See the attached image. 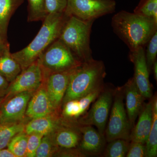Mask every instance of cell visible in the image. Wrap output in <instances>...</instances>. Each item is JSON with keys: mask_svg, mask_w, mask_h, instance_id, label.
<instances>
[{"mask_svg": "<svg viewBox=\"0 0 157 157\" xmlns=\"http://www.w3.org/2000/svg\"><path fill=\"white\" fill-rule=\"evenodd\" d=\"M111 25L113 32L134 51L146 46L157 31V21L135 13L120 11L113 17Z\"/></svg>", "mask_w": 157, "mask_h": 157, "instance_id": "cell-1", "label": "cell"}, {"mask_svg": "<svg viewBox=\"0 0 157 157\" xmlns=\"http://www.w3.org/2000/svg\"><path fill=\"white\" fill-rule=\"evenodd\" d=\"M69 15L65 12L49 14L43 21L42 27L28 45L11 56L24 70L37 60L48 46L58 39Z\"/></svg>", "mask_w": 157, "mask_h": 157, "instance_id": "cell-2", "label": "cell"}, {"mask_svg": "<svg viewBox=\"0 0 157 157\" xmlns=\"http://www.w3.org/2000/svg\"><path fill=\"white\" fill-rule=\"evenodd\" d=\"M106 74L105 65L102 61L93 58L82 63L71 71L63 104L70 100L81 98L104 86Z\"/></svg>", "mask_w": 157, "mask_h": 157, "instance_id": "cell-3", "label": "cell"}, {"mask_svg": "<svg viewBox=\"0 0 157 157\" xmlns=\"http://www.w3.org/2000/svg\"><path fill=\"white\" fill-rule=\"evenodd\" d=\"M94 21H83L69 15L58 38L81 62L93 59L90 47V36Z\"/></svg>", "mask_w": 157, "mask_h": 157, "instance_id": "cell-4", "label": "cell"}, {"mask_svg": "<svg viewBox=\"0 0 157 157\" xmlns=\"http://www.w3.org/2000/svg\"><path fill=\"white\" fill-rule=\"evenodd\" d=\"M37 60L43 77L51 73L71 71L82 63L58 39L42 52Z\"/></svg>", "mask_w": 157, "mask_h": 157, "instance_id": "cell-5", "label": "cell"}, {"mask_svg": "<svg viewBox=\"0 0 157 157\" xmlns=\"http://www.w3.org/2000/svg\"><path fill=\"white\" fill-rule=\"evenodd\" d=\"M124 98V86L115 88L109 120L105 131L107 142L117 139L130 141L132 128L125 108Z\"/></svg>", "mask_w": 157, "mask_h": 157, "instance_id": "cell-6", "label": "cell"}, {"mask_svg": "<svg viewBox=\"0 0 157 157\" xmlns=\"http://www.w3.org/2000/svg\"><path fill=\"white\" fill-rule=\"evenodd\" d=\"M114 90L115 89L104 85V88L93 102L88 111L74 123V124L94 126L101 135H105Z\"/></svg>", "mask_w": 157, "mask_h": 157, "instance_id": "cell-7", "label": "cell"}, {"mask_svg": "<svg viewBox=\"0 0 157 157\" xmlns=\"http://www.w3.org/2000/svg\"><path fill=\"white\" fill-rule=\"evenodd\" d=\"M115 0H68L65 13L83 21H95L115 11Z\"/></svg>", "mask_w": 157, "mask_h": 157, "instance_id": "cell-8", "label": "cell"}, {"mask_svg": "<svg viewBox=\"0 0 157 157\" xmlns=\"http://www.w3.org/2000/svg\"><path fill=\"white\" fill-rule=\"evenodd\" d=\"M43 76L38 60L22 70L14 80L9 83L2 101L23 92L36 90L42 84Z\"/></svg>", "mask_w": 157, "mask_h": 157, "instance_id": "cell-9", "label": "cell"}, {"mask_svg": "<svg viewBox=\"0 0 157 157\" xmlns=\"http://www.w3.org/2000/svg\"><path fill=\"white\" fill-rule=\"evenodd\" d=\"M36 90L18 93L1 101L0 124L17 122L27 118L25 112L28 104Z\"/></svg>", "mask_w": 157, "mask_h": 157, "instance_id": "cell-10", "label": "cell"}, {"mask_svg": "<svg viewBox=\"0 0 157 157\" xmlns=\"http://www.w3.org/2000/svg\"><path fill=\"white\" fill-rule=\"evenodd\" d=\"M129 58L134 64V81L141 94L145 99L153 97L152 86L149 80V71L147 64L144 47L130 51Z\"/></svg>", "mask_w": 157, "mask_h": 157, "instance_id": "cell-11", "label": "cell"}, {"mask_svg": "<svg viewBox=\"0 0 157 157\" xmlns=\"http://www.w3.org/2000/svg\"><path fill=\"white\" fill-rule=\"evenodd\" d=\"M72 70L51 73L43 77V83L48 97L55 109L60 113H61L63 100L67 91Z\"/></svg>", "mask_w": 157, "mask_h": 157, "instance_id": "cell-12", "label": "cell"}, {"mask_svg": "<svg viewBox=\"0 0 157 157\" xmlns=\"http://www.w3.org/2000/svg\"><path fill=\"white\" fill-rule=\"evenodd\" d=\"M76 126L81 133L77 148L86 157L101 155L107 145L105 135H101L93 126Z\"/></svg>", "mask_w": 157, "mask_h": 157, "instance_id": "cell-13", "label": "cell"}, {"mask_svg": "<svg viewBox=\"0 0 157 157\" xmlns=\"http://www.w3.org/2000/svg\"><path fill=\"white\" fill-rule=\"evenodd\" d=\"M53 113L61 114L55 109L45 85L42 83L29 101L26 110V117L31 120Z\"/></svg>", "mask_w": 157, "mask_h": 157, "instance_id": "cell-14", "label": "cell"}, {"mask_svg": "<svg viewBox=\"0 0 157 157\" xmlns=\"http://www.w3.org/2000/svg\"><path fill=\"white\" fill-rule=\"evenodd\" d=\"M124 87L127 115L132 129L137 116L145 104L144 101L146 99L141 94L133 77L128 80Z\"/></svg>", "mask_w": 157, "mask_h": 157, "instance_id": "cell-15", "label": "cell"}, {"mask_svg": "<svg viewBox=\"0 0 157 157\" xmlns=\"http://www.w3.org/2000/svg\"><path fill=\"white\" fill-rule=\"evenodd\" d=\"M152 97L144 104L139 114L138 121L132 128L130 141L145 144L151 129L153 122Z\"/></svg>", "mask_w": 157, "mask_h": 157, "instance_id": "cell-16", "label": "cell"}, {"mask_svg": "<svg viewBox=\"0 0 157 157\" xmlns=\"http://www.w3.org/2000/svg\"><path fill=\"white\" fill-rule=\"evenodd\" d=\"M50 135L60 148H77L81 139V133L75 125L63 123Z\"/></svg>", "mask_w": 157, "mask_h": 157, "instance_id": "cell-17", "label": "cell"}, {"mask_svg": "<svg viewBox=\"0 0 157 157\" xmlns=\"http://www.w3.org/2000/svg\"><path fill=\"white\" fill-rule=\"evenodd\" d=\"M63 123L61 114L53 113L30 120L26 124L24 132L27 135L36 133L44 136L53 132Z\"/></svg>", "mask_w": 157, "mask_h": 157, "instance_id": "cell-18", "label": "cell"}, {"mask_svg": "<svg viewBox=\"0 0 157 157\" xmlns=\"http://www.w3.org/2000/svg\"><path fill=\"white\" fill-rule=\"evenodd\" d=\"M24 0H0V41L8 43L7 31L12 15Z\"/></svg>", "mask_w": 157, "mask_h": 157, "instance_id": "cell-19", "label": "cell"}, {"mask_svg": "<svg viewBox=\"0 0 157 157\" xmlns=\"http://www.w3.org/2000/svg\"><path fill=\"white\" fill-rule=\"evenodd\" d=\"M21 71L20 65L11 56L9 45L0 56V74L10 83Z\"/></svg>", "mask_w": 157, "mask_h": 157, "instance_id": "cell-20", "label": "cell"}, {"mask_svg": "<svg viewBox=\"0 0 157 157\" xmlns=\"http://www.w3.org/2000/svg\"><path fill=\"white\" fill-rule=\"evenodd\" d=\"M29 120L27 118L17 122L0 124V149L7 147L15 135L24 131L26 124Z\"/></svg>", "mask_w": 157, "mask_h": 157, "instance_id": "cell-21", "label": "cell"}, {"mask_svg": "<svg viewBox=\"0 0 157 157\" xmlns=\"http://www.w3.org/2000/svg\"><path fill=\"white\" fill-rule=\"evenodd\" d=\"M152 124L145 143L146 157L157 156V94L152 97Z\"/></svg>", "mask_w": 157, "mask_h": 157, "instance_id": "cell-22", "label": "cell"}, {"mask_svg": "<svg viewBox=\"0 0 157 157\" xmlns=\"http://www.w3.org/2000/svg\"><path fill=\"white\" fill-rule=\"evenodd\" d=\"M101 156L125 157L128 150L130 141L123 139H117L108 142Z\"/></svg>", "mask_w": 157, "mask_h": 157, "instance_id": "cell-23", "label": "cell"}, {"mask_svg": "<svg viewBox=\"0 0 157 157\" xmlns=\"http://www.w3.org/2000/svg\"><path fill=\"white\" fill-rule=\"evenodd\" d=\"M28 21H43L48 14L45 9V0H27Z\"/></svg>", "mask_w": 157, "mask_h": 157, "instance_id": "cell-24", "label": "cell"}, {"mask_svg": "<svg viewBox=\"0 0 157 157\" xmlns=\"http://www.w3.org/2000/svg\"><path fill=\"white\" fill-rule=\"evenodd\" d=\"M28 138V135L23 131L11 139L7 147L16 157H25Z\"/></svg>", "mask_w": 157, "mask_h": 157, "instance_id": "cell-25", "label": "cell"}, {"mask_svg": "<svg viewBox=\"0 0 157 157\" xmlns=\"http://www.w3.org/2000/svg\"><path fill=\"white\" fill-rule=\"evenodd\" d=\"M59 148L55 143L50 134L44 135L36 151L35 157L56 156Z\"/></svg>", "mask_w": 157, "mask_h": 157, "instance_id": "cell-26", "label": "cell"}, {"mask_svg": "<svg viewBox=\"0 0 157 157\" xmlns=\"http://www.w3.org/2000/svg\"><path fill=\"white\" fill-rule=\"evenodd\" d=\"M134 13L157 21V0H140Z\"/></svg>", "mask_w": 157, "mask_h": 157, "instance_id": "cell-27", "label": "cell"}, {"mask_svg": "<svg viewBox=\"0 0 157 157\" xmlns=\"http://www.w3.org/2000/svg\"><path fill=\"white\" fill-rule=\"evenodd\" d=\"M145 51L147 64L150 72L153 65L156 60L157 55V31L153 34L147 44Z\"/></svg>", "mask_w": 157, "mask_h": 157, "instance_id": "cell-28", "label": "cell"}, {"mask_svg": "<svg viewBox=\"0 0 157 157\" xmlns=\"http://www.w3.org/2000/svg\"><path fill=\"white\" fill-rule=\"evenodd\" d=\"M44 135L36 133L28 135L25 157H35L36 151Z\"/></svg>", "mask_w": 157, "mask_h": 157, "instance_id": "cell-29", "label": "cell"}, {"mask_svg": "<svg viewBox=\"0 0 157 157\" xmlns=\"http://www.w3.org/2000/svg\"><path fill=\"white\" fill-rule=\"evenodd\" d=\"M68 0H45L47 14L64 12Z\"/></svg>", "mask_w": 157, "mask_h": 157, "instance_id": "cell-30", "label": "cell"}, {"mask_svg": "<svg viewBox=\"0 0 157 157\" xmlns=\"http://www.w3.org/2000/svg\"><path fill=\"white\" fill-rule=\"evenodd\" d=\"M145 144L136 141H130L128 150L126 157H146Z\"/></svg>", "mask_w": 157, "mask_h": 157, "instance_id": "cell-31", "label": "cell"}, {"mask_svg": "<svg viewBox=\"0 0 157 157\" xmlns=\"http://www.w3.org/2000/svg\"><path fill=\"white\" fill-rule=\"evenodd\" d=\"M56 156L64 157H85V155L78 148H59Z\"/></svg>", "mask_w": 157, "mask_h": 157, "instance_id": "cell-32", "label": "cell"}, {"mask_svg": "<svg viewBox=\"0 0 157 157\" xmlns=\"http://www.w3.org/2000/svg\"><path fill=\"white\" fill-rule=\"evenodd\" d=\"M9 84L8 80L0 74V102L6 95Z\"/></svg>", "mask_w": 157, "mask_h": 157, "instance_id": "cell-33", "label": "cell"}, {"mask_svg": "<svg viewBox=\"0 0 157 157\" xmlns=\"http://www.w3.org/2000/svg\"><path fill=\"white\" fill-rule=\"evenodd\" d=\"M0 157H16L9 149L3 148L0 149Z\"/></svg>", "mask_w": 157, "mask_h": 157, "instance_id": "cell-34", "label": "cell"}, {"mask_svg": "<svg viewBox=\"0 0 157 157\" xmlns=\"http://www.w3.org/2000/svg\"><path fill=\"white\" fill-rule=\"evenodd\" d=\"M9 45H9V42L5 43L0 41V56L4 53L5 51L6 50V48Z\"/></svg>", "mask_w": 157, "mask_h": 157, "instance_id": "cell-35", "label": "cell"}, {"mask_svg": "<svg viewBox=\"0 0 157 157\" xmlns=\"http://www.w3.org/2000/svg\"><path fill=\"white\" fill-rule=\"evenodd\" d=\"M153 71L154 76V78L156 81H157V61L156 60L154 63L152 67Z\"/></svg>", "mask_w": 157, "mask_h": 157, "instance_id": "cell-36", "label": "cell"}, {"mask_svg": "<svg viewBox=\"0 0 157 157\" xmlns=\"http://www.w3.org/2000/svg\"><path fill=\"white\" fill-rule=\"evenodd\" d=\"M0 104H1V102H0Z\"/></svg>", "mask_w": 157, "mask_h": 157, "instance_id": "cell-37", "label": "cell"}]
</instances>
